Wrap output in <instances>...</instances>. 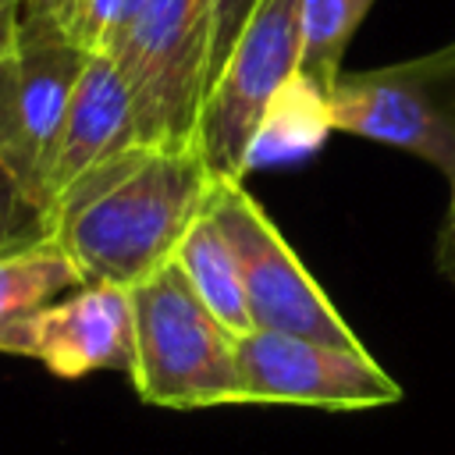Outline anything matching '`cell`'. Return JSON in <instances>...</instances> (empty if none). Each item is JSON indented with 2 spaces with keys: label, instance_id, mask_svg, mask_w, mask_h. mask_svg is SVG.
<instances>
[{
  "label": "cell",
  "instance_id": "6da1fadb",
  "mask_svg": "<svg viewBox=\"0 0 455 455\" xmlns=\"http://www.w3.org/2000/svg\"><path fill=\"white\" fill-rule=\"evenodd\" d=\"M217 178L196 146H132L46 206V238L82 284L135 288L167 267L206 213Z\"/></svg>",
  "mask_w": 455,
  "mask_h": 455
},
{
  "label": "cell",
  "instance_id": "7a4b0ae2",
  "mask_svg": "<svg viewBox=\"0 0 455 455\" xmlns=\"http://www.w3.org/2000/svg\"><path fill=\"white\" fill-rule=\"evenodd\" d=\"M128 295L135 327L128 377L146 405L206 409L242 402L235 334L203 306L174 259Z\"/></svg>",
  "mask_w": 455,
  "mask_h": 455
},
{
  "label": "cell",
  "instance_id": "3957f363",
  "mask_svg": "<svg viewBox=\"0 0 455 455\" xmlns=\"http://www.w3.org/2000/svg\"><path fill=\"white\" fill-rule=\"evenodd\" d=\"M299 57L302 0H259L199 110L196 149L213 178L242 181L274 103L299 78Z\"/></svg>",
  "mask_w": 455,
  "mask_h": 455
},
{
  "label": "cell",
  "instance_id": "277c9868",
  "mask_svg": "<svg viewBox=\"0 0 455 455\" xmlns=\"http://www.w3.org/2000/svg\"><path fill=\"white\" fill-rule=\"evenodd\" d=\"M135 135L142 146H196V124L210 85V11L206 0H142L114 46Z\"/></svg>",
  "mask_w": 455,
  "mask_h": 455
},
{
  "label": "cell",
  "instance_id": "5b68a950",
  "mask_svg": "<svg viewBox=\"0 0 455 455\" xmlns=\"http://www.w3.org/2000/svg\"><path fill=\"white\" fill-rule=\"evenodd\" d=\"M327 128L405 149L455 181V43L370 71H341Z\"/></svg>",
  "mask_w": 455,
  "mask_h": 455
},
{
  "label": "cell",
  "instance_id": "8992f818",
  "mask_svg": "<svg viewBox=\"0 0 455 455\" xmlns=\"http://www.w3.org/2000/svg\"><path fill=\"white\" fill-rule=\"evenodd\" d=\"M210 213L238 256L242 288L256 331L291 334L341 348H363L355 331L323 295L316 277L302 267V259L284 242L277 224L242 188V181L217 178L210 196Z\"/></svg>",
  "mask_w": 455,
  "mask_h": 455
},
{
  "label": "cell",
  "instance_id": "52a82bcc",
  "mask_svg": "<svg viewBox=\"0 0 455 455\" xmlns=\"http://www.w3.org/2000/svg\"><path fill=\"white\" fill-rule=\"evenodd\" d=\"M85 57L60 21L21 7L18 43L0 64V164L39 210H46L50 156Z\"/></svg>",
  "mask_w": 455,
  "mask_h": 455
},
{
  "label": "cell",
  "instance_id": "ba28073f",
  "mask_svg": "<svg viewBox=\"0 0 455 455\" xmlns=\"http://www.w3.org/2000/svg\"><path fill=\"white\" fill-rule=\"evenodd\" d=\"M235 359L242 402L256 405L373 409L402 398L398 380L366 348L249 331L235 338Z\"/></svg>",
  "mask_w": 455,
  "mask_h": 455
},
{
  "label": "cell",
  "instance_id": "9c48e42d",
  "mask_svg": "<svg viewBox=\"0 0 455 455\" xmlns=\"http://www.w3.org/2000/svg\"><path fill=\"white\" fill-rule=\"evenodd\" d=\"M0 352L36 359L60 380H78L96 370L132 373V295L117 284H82L68 299H53L11 323Z\"/></svg>",
  "mask_w": 455,
  "mask_h": 455
},
{
  "label": "cell",
  "instance_id": "30bf717a",
  "mask_svg": "<svg viewBox=\"0 0 455 455\" xmlns=\"http://www.w3.org/2000/svg\"><path fill=\"white\" fill-rule=\"evenodd\" d=\"M132 146H142V142L135 135V110H132L128 82L121 68L114 64V57L89 53L78 75V85L71 92L53 156H50L43 203L50 206L71 181H78L82 174H89L92 167H100L103 160Z\"/></svg>",
  "mask_w": 455,
  "mask_h": 455
},
{
  "label": "cell",
  "instance_id": "8fae6325",
  "mask_svg": "<svg viewBox=\"0 0 455 455\" xmlns=\"http://www.w3.org/2000/svg\"><path fill=\"white\" fill-rule=\"evenodd\" d=\"M178 270L185 274V281L192 284V291L203 299V306L235 334H249L252 316H249V302H245V288H242V267L238 256L228 242V235L220 231V224L213 220L210 206L206 213L188 228V235L181 238L178 252H174Z\"/></svg>",
  "mask_w": 455,
  "mask_h": 455
},
{
  "label": "cell",
  "instance_id": "7c38bea8",
  "mask_svg": "<svg viewBox=\"0 0 455 455\" xmlns=\"http://www.w3.org/2000/svg\"><path fill=\"white\" fill-rule=\"evenodd\" d=\"M68 288H82V277L46 235L0 252V338L11 323L53 302Z\"/></svg>",
  "mask_w": 455,
  "mask_h": 455
},
{
  "label": "cell",
  "instance_id": "4fadbf2b",
  "mask_svg": "<svg viewBox=\"0 0 455 455\" xmlns=\"http://www.w3.org/2000/svg\"><path fill=\"white\" fill-rule=\"evenodd\" d=\"M373 0H302V57H299V85L327 103L341 75V57L366 18Z\"/></svg>",
  "mask_w": 455,
  "mask_h": 455
},
{
  "label": "cell",
  "instance_id": "5bb4252c",
  "mask_svg": "<svg viewBox=\"0 0 455 455\" xmlns=\"http://www.w3.org/2000/svg\"><path fill=\"white\" fill-rule=\"evenodd\" d=\"M142 0H85L64 28L85 53H114Z\"/></svg>",
  "mask_w": 455,
  "mask_h": 455
},
{
  "label": "cell",
  "instance_id": "9a60e30c",
  "mask_svg": "<svg viewBox=\"0 0 455 455\" xmlns=\"http://www.w3.org/2000/svg\"><path fill=\"white\" fill-rule=\"evenodd\" d=\"M46 235L43 210L28 199V192L18 185V178L0 164V252L28 245Z\"/></svg>",
  "mask_w": 455,
  "mask_h": 455
},
{
  "label": "cell",
  "instance_id": "2e32d148",
  "mask_svg": "<svg viewBox=\"0 0 455 455\" xmlns=\"http://www.w3.org/2000/svg\"><path fill=\"white\" fill-rule=\"evenodd\" d=\"M256 4L259 0H206V11H210V85L220 75L231 46H235L238 32L245 28Z\"/></svg>",
  "mask_w": 455,
  "mask_h": 455
},
{
  "label": "cell",
  "instance_id": "e0dca14e",
  "mask_svg": "<svg viewBox=\"0 0 455 455\" xmlns=\"http://www.w3.org/2000/svg\"><path fill=\"white\" fill-rule=\"evenodd\" d=\"M437 267L455 284V181H451V206H448L441 235H437Z\"/></svg>",
  "mask_w": 455,
  "mask_h": 455
},
{
  "label": "cell",
  "instance_id": "ac0fdd59",
  "mask_svg": "<svg viewBox=\"0 0 455 455\" xmlns=\"http://www.w3.org/2000/svg\"><path fill=\"white\" fill-rule=\"evenodd\" d=\"M21 28V0H0V64L14 50Z\"/></svg>",
  "mask_w": 455,
  "mask_h": 455
},
{
  "label": "cell",
  "instance_id": "d6986e66",
  "mask_svg": "<svg viewBox=\"0 0 455 455\" xmlns=\"http://www.w3.org/2000/svg\"><path fill=\"white\" fill-rule=\"evenodd\" d=\"M82 4H85V0H21V7H25V11L46 14V18L60 21L64 28L71 25V18L78 14V7H82Z\"/></svg>",
  "mask_w": 455,
  "mask_h": 455
}]
</instances>
